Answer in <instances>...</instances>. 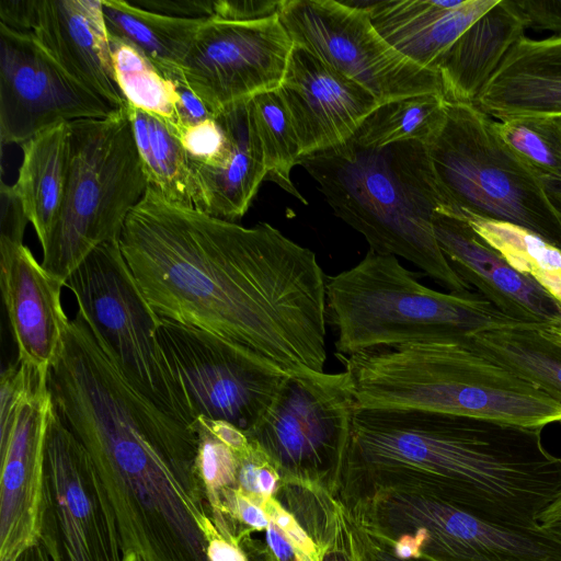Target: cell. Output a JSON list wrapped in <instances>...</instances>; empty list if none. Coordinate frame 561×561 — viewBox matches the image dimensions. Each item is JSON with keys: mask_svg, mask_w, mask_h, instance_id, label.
Segmentation results:
<instances>
[{"mask_svg": "<svg viewBox=\"0 0 561 561\" xmlns=\"http://www.w3.org/2000/svg\"><path fill=\"white\" fill-rule=\"evenodd\" d=\"M93 335L125 379L175 420L194 426L183 388L157 336L160 317L144 297L118 240L93 250L66 283Z\"/></svg>", "mask_w": 561, "mask_h": 561, "instance_id": "30bf717a", "label": "cell"}, {"mask_svg": "<svg viewBox=\"0 0 561 561\" xmlns=\"http://www.w3.org/2000/svg\"><path fill=\"white\" fill-rule=\"evenodd\" d=\"M32 33L69 76L114 108L128 106L115 77L102 0H39Z\"/></svg>", "mask_w": 561, "mask_h": 561, "instance_id": "44dd1931", "label": "cell"}, {"mask_svg": "<svg viewBox=\"0 0 561 561\" xmlns=\"http://www.w3.org/2000/svg\"><path fill=\"white\" fill-rule=\"evenodd\" d=\"M128 105L148 186L172 204L194 208L192 172L179 137L161 118Z\"/></svg>", "mask_w": 561, "mask_h": 561, "instance_id": "f546056e", "label": "cell"}, {"mask_svg": "<svg viewBox=\"0 0 561 561\" xmlns=\"http://www.w3.org/2000/svg\"><path fill=\"white\" fill-rule=\"evenodd\" d=\"M425 147L446 204L439 209L513 222L561 248V217L542 181L476 104L446 100L443 122Z\"/></svg>", "mask_w": 561, "mask_h": 561, "instance_id": "ba28073f", "label": "cell"}, {"mask_svg": "<svg viewBox=\"0 0 561 561\" xmlns=\"http://www.w3.org/2000/svg\"><path fill=\"white\" fill-rule=\"evenodd\" d=\"M494 126L541 181L561 179V116L494 119Z\"/></svg>", "mask_w": 561, "mask_h": 561, "instance_id": "e575fe53", "label": "cell"}, {"mask_svg": "<svg viewBox=\"0 0 561 561\" xmlns=\"http://www.w3.org/2000/svg\"><path fill=\"white\" fill-rule=\"evenodd\" d=\"M362 527L415 561H561V540L479 517L436 497L376 489L346 499Z\"/></svg>", "mask_w": 561, "mask_h": 561, "instance_id": "9c48e42d", "label": "cell"}, {"mask_svg": "<svg viewBox=\"0 0 561 561\" xmlns=\"http://www.w3.org/2000/svg\"><path fill=\"white\" fill-rule=\"evenodd\" d=\"M128 106L105 117L68 123L66 192L41 261L65 286L93 250L119 239L126 218L148 187Z\"/></svg>", "mask_w": 561, "mask_h": 561, "instance_id": "52a82bcc", "label": "cell"}, {"mask_svg": "<svg viewBox=\"0 0 561 561\" xmlns=\"http://www.w3.org/2000/svg\"><path fill=\"white\" fill-rule=\"evenodd\" d=\"M280 4L282 0H215L211 19L233 22L262 20L278 14Z\"/></svg>", "mask_w": 561, "mask_h": 561, "instance_id": "f35d334b", "label": "cell"}, {"mask_svg": "<svg viewBox=\"0 0 561 561\" xmlns=\"http://www.w3.org/2000/svg\"><path fill=\"white\" fill-rule=\"evenodd\" d=\"M446 213L463 219L514 270L536 280L561 304V248L513 222L465 210Z\"/></svg>", "mask_w": 561, "mask_h": 561, "instance_id": "4dcf8cb0", "label": "cell"}, {"mask_svg": "<svg viewBox=\"0 0 561 561\" xmlns=\"http://www.w3.org/2000/svg\"><path fill=\"white\" fill-rule=\"evenodd\" d=\"M228 147L214 165L190 163L194 208L207 215L236 221L249 209L266 179L263 150L250 100L217 115Z\"/></svg>", "mask_w": 561, "mask_h": 561, "instance_id": "cb8c5ba5", "label": "cell"}, {"mask_svg": "<svg viewBox=\"0 0 561 561\" xmlns=\"http://www.w3.org/2000/svg\"><path fill=\"white\" fill-rule=\"evenodd\" d=\"M335 216L363 234L370 251L400 256L455 294L469 286L443 253L434 231L445 208L424 144L362 147L347 142L300 159Z\"/></svg>", "mask_w": 561, "mask_h": 561, "instance_id": "5b68a950", "label": "cell"}, {"mask_svg": "<svg viewBox=\"0 0 561 561\" xmlns=\"http://www.w3.org/2000/svg\"><path fill=\"white\" fill-rule=\"evenodd\" d=\"M39 0H1L0 23L20 31L33 32Z\"/></svg>", "mask_w": 561, "mask_h": 561, "instance_id": "ee69618b", "label": "cell"}, {"mask_svg": "<svg viewBox=\"0 0 561 561\" xmlns=\"http://www.w3.org/2000/svg\"><path fill=\"white\" fill-rule=\"evenodd\" d=\"M16 561H57L45 542L39 539L37 543L25 550Z\"/></svg>", "mask_w": 561, "mask_h": 561, "instance_id": "c3c4849f", "label": "cell"}, {"mask_svg": "<svg viewBox=\"0 0 561 561\" xmlns=\"http://www.w3.org/2000/svg\"><path fill=\"white\" fill-rule=\"evenodd\" d=\"M0 202V240L23 243L25 228L30 221L13 185L1 183Z\"/></svg>", "mask_w": 561, "mask_h": 561, "instance_id": "ab89813d", "label": "cell"}, {"mask_svg": "<svg viewBox=\"0 0 561 561\" xmlns=\"http://www.w3.org/2000/svg\"><path fill=\"white\" fill-rule=\"evenodd\" d=\"M21 148L22 162L13 188L44 248L66 192L70 161L68 123L43 130Z\"/></svg>", "mask_w": 561, "mask_h": 561, "instance_id": "4316f807", "label": "cell"}, {"mask_svg": "<svg viewBox=\"0 0 561 561\" xmlns=\"http://www.w3.org/2000/svg\"><path fill=\"white\" fill-rule=\"evenodd\" d=\"M199 420L220 442L227 445L238 457L247 454L251 448V442L244 432L225 421Z\"/></svg>", "mask_w": 561, "mask_h": 561, "instance_id": "f6af8a7d", "label": "cell"}, {"mask_svg": "<svg viewBox=\"0 0 561 561\" xmlns=\"http://www.w3.org/2000/svg\"><path fill=\"white\" fill-rule=\"evenodd\" d=\"M239 546L247 553L249 561H264L252 534L242 537Z\"/></svg>", "mask_w": 561, "mask_h": 561, "instance_id": "f907efd6", "label": "cell"}, {"mask_svg": "<svg viewBox=\"0 0 561 561\" xmlns=\"http://www.w3.org/2000/svg\"><path fill=\"white\" fill-rule=\"evenodd\" d=\"M327 309L343 357L513 322L478 293L428 288L397 256L374 251L327 277Z\"/></svg>", "mask_w": 561, "mask_h": 561, "instance_id": "8992f818", "label": "cell"}, {"mask_svg": "<svg viewBox=\"0 0 561 561\" xmlns=\"http://www.w3.org/2000/svg\"><path fill=\"white\" fill-rule=\"evenodd\" d=\"M115 110L69 76L32 32L0 23V138L22 145L60 123L100 118Z\"/></svg>", "mask_w": 561, "mask_h": 561, "instance_id": "2e32d148", "label": "cell"}, {"mask_svg": "<svg viewBox=\"0 0 561 561\" xmlns=\"http://www.w3.org/2000/svg\"><path fill=\"white\" fill-rule=\"evenodd\" d=\"M194 426L198 433L197 466L211 507L213 519L219 510L221 495L238 489V456L220 442L199 420Z\"/></svg>", "mask_w": 561, "mask_h": 561, "instance_id": "d590c367", "label": "cell"}, {"mask_svg": "<svg viewBox=\"0 0 561 561\" xmlns=\"http://www.w3.org/2000/svg\"><path fill=\"white\" fill-rule=\"evenodd\" d=\"M48 373L37 371L12 421L1 426L0 561H16L42 536L46 439L54 407Z\"/></svg>", "mask_w": 561, "mask_h": 561, "instance_id": "e0dca14e", "label": "cell"}, {"mask_svg": "<svg viewBox=\"0 0 561 561\" xmlns=\"http://www.w3.org/2000/svg\"><path fill=\"white\" fill-rule=\"evenodd\" d=\"M179 139L190 163L216 164L228 147L226 131L217 116L184 128L180 133Z\"/></svg>", "mask_w": 561, "mask_h": 561, "instance_id": "74e56055", "label": "cell"}, {"mask_svg": "<svg viewBox=\"0 0 561 561\" xmlns=\"http://www.w3.org/2000/svg\"><path fill=\"white\" fill-rule=\"evenodd\" d=\"M277 90L298 137L301 158L347 142L380 105L362 85L297 44Z\"/></svg>", "mask_w": 561, "mask_h": 561, "instance_id": "ac0fdd59", "label": "cell"}, {"mask_svg": "<svg viewBox=\"0 0 561 561\" xmlns=\"http://www.w3.org/2000/svg\"><path fill=\"white\" fill-rule=\"evenodd\" d=\"M474 104L497 122L561 116V36L520 38Z\"/></svg>", "mask_w": 561, "mask_h": 561, "instance_id": "603a6c76", "label": "cell"}, {"mask_svg": "<svg viewBox=\"0 0 561 561\" xmlns=\"http://www.w3.org/2000/svg\"><path fill=\"white\" fill-rule=\"evenodd\" d=\"M497 0H378L356 2L396 50L435 70L456 39Z\"/></svg>", "mask_w": 561, "mask_h": 561, "instance_id": "7402d4cb", "label": "cell"}, {"mask_svg": "<svg viewBox=\"0 0 561 561\" xmlns=\"http://www.w3.org/2000/svg\"><path fill=\"white\" fill-rule=\"evenodd\" d=\"M468 335L507 367L561 397V324L508 322Z\"/></svg>", "mask_w": 561, "mask_h": 561, "instance_id": "f1b7e54d", "label": "cell"}, {"mask_svg": "<svg viewBox=\"0 0 561 561\" xmlns=\"http://www.w3.org/2000/svg\"><path fill=\"white\" fill-rule=\"evenodd\" d=\"M542 428L410 409H359L336 488L423 493L490 522L538 528L561 495V457Z\"/></svg>", "mask_w": 561, "mask_h": 561, "instance_id": "7a4b0ae2", "label": "cell"}, {"mask_svg": "<svg viewBox=\"0 0 561 561\" xmlns=\"http://www.w3.org/2000/svg\"><path fill=\"white\" fill-rule=\"evenodd\" d=\"M108 39L115 77L128 104L161 118L179 137L178 93L173 81L129 43L110 35Z\"/></svg>", "mask_w": 561, "mask_h": 561, "instance_id": "d6a6232c", "label": "cell"}, {"mask_svg": "<svg viewBox=\"0 0 561 561\" xmlns=\"http://www.w3.org/2000/svg\"><path fill=\"white\" fill-rule=\"evenodd\" d=\"M278 15L294 44L362 85L380 104L422 94L444 95L438 72L396 50L356 2L282 0Z\"/></svg>", "mask_w": 561, "mask_h": 561, "instance_id": "7c38bea8", "label": "cell"}, {"mask_svg": "<svg viewBox=\"0 0 561 561\" xmlns=\"http://www.w3.org/2000/svg\"><path fill=\"white\" fill-rule=\"evenodd\" d=\"M252 116L260 137L266 180L279 185L298 201L307 204L290 180L301 151L288 111L278 90L263 92L250 100Z\"/></svg>", "mask_w": 561, "mask_h": 561, "instance_id": "836d02e7", "label": "cell"}, {"mask_svg": "<svg viewBox=\"0 0 561 561\" xmlns=\"http://www.w3.org/2000/svg\"><path fill=\"white\" fill-rule=\"evenodd\" d=\"M294 45L278 14L245 22L205 20L183 61V77L217 116L277 90Z\"/></svg>", "mask_w": 561, "mask_h": 561, "instance_id": "5bb4252c", "label": "cell"}, {"mask_svg": "<svg viewBox=\"0 0 561 561\" xmlns=\"http://www.w3.org/2000/svg\"><path fill=\"white\" fill-rule=\"evenodd\" d=\"M275 497L307 533L318 561H368L360 524L335 486L282 482Z\"/></svg>", "mask_w": 561, "mask_h": 561, "instance_id": "484cf974", "label": "cell"}, {"mask_svg": "<svg viewBox=\"0 0 561 561\" xmlns=\"http://www.w3.org/2000/svg\"><path fill=\"white\" fill-rule=\"evenodd\" d=\"M357 411L342 373L288 375L248 438L270 459L282 482H339Z\"/></svg>", "mask_w": 561, "mask_h": 561, "instance_id": "8fae6325", "label": "cell"}, {"mask_svg": "<svg viewBox=\"0 0 561 561\" xmlns=\"http://www.w3.org/2000/svg\"><path fill=\"white\" fill-rule=\"evenodd\" d=\"M537 523L540 529L561 540V495L537 516Z\"/></svg>", "mask_w": 561, "mask_h": 561, "instance_id": "bcb514c9", "label": "cell"}, {"mask_svg": "<svg viewBox=\"0 0 561 561\" xmlns=\"http://www.w3.org/2000/svg\"><path fill=\"white\" fill-rule=\"evenodd\" d=\"M437 242L457 274L513 322L561 324V304L514 270L460 217L436 210Z\"/></svg>", "mask_w": 561, "mask_h": 561, "instance_id": "ffe728a7", "label": "cell"}, {"mask_svg": "<svg viewBox=\"0 0 561 561\" xmlns=\"http://www.w3.org/2000/svg\"><path fill=\"white\" fill-rule=\"evenodd\" d=\"M547 197L561 217V179H551L542 181Z\"/></svg>", "mask_w": 561, "mask_h": 561, "instance_id": "681fc988", "label": "cell"}, {"mask_svg": "<svg viewBox=\"0 0 561 561\" xmlns=\"http://www.w3.org/2000/svg\"><path fill=\"white\" fill-rule=\"evenodd\" d=\"M359 409H410L524 427L561 423V397L507 367L468 334L343 357Z\"/></svg>", "mask_w": 561, "mask_h": 561, "instance_id": "277c9868", "label": "cell"}, {"mask_svg": "<svg viewBox=\"0 0 561 561\" xmlns=\"http://www.w3.org/2000/svg\"><path fill=\"white\" fill-rule=\"evenodd\" d=\"M445 101L440 94H422L380 104L352 140L371 148L407 141L425 145L443 122Z\"/></svg>", "mask_w": 561, "mask_h": 561, "instance_id": "1f68e13d", "label": "cell"}, {"mask_svg": "<svg viewBox=\"0 0 561 561\" xmlns=\"http://www.w3.org/2000/svg\"><path fill=\"white\" fill-rule=\"evenodd\" d=\"M527 27L561 36V0H514Z\"/></svg>", "mask_w": 561, "mask_h": 561, "instance_id": "60d3db41", "label": "cell"}, {"mask_svg": "<svg viewBox=\"0 0 561 561\" xmlns=\"http://www.w3.org/2000/svg\"><path fill=\"white\" fill-rule=\"evenodd\" d=\"M3 304L18 347V360L41 371L56 362L69 323L61 304L65 286L23 243L0 240Z\"/></svg>", "mask_w": 561, "mask_h": 561, "instance_id": "d6986e66", "label": "cell"}, {"mask_svg": "<svg viewBox=\"0 0 561 561\" xmlns=\"http://www.w3.org/2000/svg\"><path fill=\"white\" fill-rule=\"evenodd\" d=\"M47 504L41 538L58 561H124L95 471L55 405L46 439Z\"/></svg>", "mask_w": 561, "mask_h": 561, "instance_id": "9a60e30c", "label": "cell"}, {"mask_svg": "<svg viewBox=\"0 0 561 561\" xmlns=\"http://www.w3.org/2000/svg\"><path fill=\"white\" fill-rule=\"evenodd\" d=\"M61 416L89 455L124 560L209 561L217 527L195 426L157 408L118 373L81 385Z\"/></svg>", "mask_w": 561, "mask_h": 561, "instance_id": "3957f363", "label": "cell"}, {"mask_svg": "<svg viewBox=\"0 0 561 561\" xmlns=\"http://www.w3.org/2000/svg\"><path fill=\"white\" fill-rule=\"evenodd\" d=\"M157 336L195 421H225L248 434L288 376L238 343L165 318Z\"/></svg>", "mask_w": 561, "mask_h": 561, "instance_id": "4fadbf2b", "label": "cell"}, {"mask_svg": "<svg viewBox=\"0 0 561 561\" xmlns=\"http://www.w3.org/2000/svg\"><path fill=\"white\" fill-rule=\"evenodd\" d=\"M118 242L160 318L238 343L288 375L323 371L327 276L313 251L277 228L175 205L148 186Z\"/></svg>", "mask_w": 561, "mask_h": 561, "instance_id": "6da1fadb", "label": "cell"}, {"mask_svg": "<svg viewBox=\"0 0 561 561\" xmlns=\"http://www.w3.org/2000/svg\"><path fill=\"white\" fill-rule=\"evenodd\" d=\"M362 530L366 545L368 561H415L397 557L380 540L367 533L363 527Z\"/></svg>", "mask_w": 561, "mask_h": 561, "instance_id": "7dc6e473", "label": "cell"}, {"mask_svg": "<svg viewBox=\"0 0 561 561\" xmlns=\"http://www.w3.org/2000/svg\"><path fill=\"white\" fill-rule=\"evenodd\" d=\"M527 24L514 0H497L447 49L436 65L447 101L474 104Z\"/></svg>", "mask_w": 561, "mask_h": 561, "instance_id": "d4e9b609", "label": "cell"}, {"mask_svg": "<svg viewBox=\"0 0 561 561\" xmlns=\"http://www.w3.org/2000/svg\"><path fill=\"white\" fill-rule=\"evenodd\" d=\"M102 11L108 35L136 47L167 79L182 72L205 21L156 13L126 0H102Z\"/></svg>", "mask_w": 561, "mask_h": 561, "instance_id": "83f0119b", "label": "cell"}, {"mask_svg": "<svg viewBox=\"0 0 561 561\" xmlns=\"http://www.w3.org/2000/svg\"><path fill=\"white\" fill-rule=\"evenodd\" d=\"M169 79L173 81L178 93L175 110L181 128L180 133L184 128L214 117L205 104L186 84L183 72L176 73Z\"/></svg>", "mask_w": 561, "mask_h": 561, "instance_id": "7bdbcfd3", "label": "cell"}, {"mask_svg": "<svg viewBox=\"0 0 561 561\" xmlns=\"http://www.w3.org/2000/svg\"><path fill=\"white\" fill-rule=\"evenodd\" d=\"M238 459V489L244 495L260 505L276 495L282 484L280 476L254 443L251 442L250 450Z\"/></svg>", "mask_w": 561, "mask_h": 561, "instance_id": "8d00e7d4", "label": "cell"}, {"mask_svg": "<svg viewBox=\"0 0 561 561\" xmlns=\"http://www.w3.org/2000/svg\"><path fill=\"white\" fill-rule=\"evenodd\" d=\"M130 4L156 13L209 20L213 18L214 0H134Z\"/></svg>", "mask_w": 561, "mask_h": 561, "instance_id": "b9f144b4", "label": "cell"}]
</instances>
